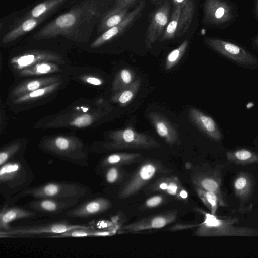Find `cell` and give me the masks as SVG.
Returning <instances> with one entry per match:
<instances>
[{
    "label": "cell",
    "mask_w": 258,
    "mask_h": 258,
    "mask_svg": "<svg viewBox=\"0 0 258 258\" xmlns=\"http://www.w3.org/2000/svg\"><path fill=\"white\" fill-rule=\"evenodd\" d=\"M157 0H152V2H156Z\"/></svg>",
    "instance_id": "f6af8a7d"
},
{
    "label": "cell",
    "mask_w": 258,
    "mask_h": 258,
    "mask_svg": "<svg viewBox=\"0 0 258 258\" xmlns=\"http://www.w3.org/2000/svg\"><path fill=\"white\" fill-rule=\"evenodd\" d=\"M83 79L85 82L92 85L99 86L103 83V81L101 79L95 76H85Z\"/></svg>",
    "instance_id": "ab89813d"
},
{
    "label": "cell",
    "mask_w": 258,
    "mask_h": 258,
    "mask_svg": "<svg viewBox=\"0 0 258 258\" xmlns=\"http://www.w3.org/2000/svg\"><path fill=\"white\" fill-rule=\"evenodd\" d=\"M95 230L90 228H79L61 233L49 235L46 238L82 237L94 236Z\"/></svg>",
    "instance_id": "e575fe53"
},
{
    "label": "cell",
    "mask_w": 258,
    "mask_h": 258,
    "mask_svg": "<svg viewBox=\"0 0 258 258\" xmlns=\"http://www.w3.org/2000/svg\"><path fill=\"white\" fill-rule=\"evenodd\" d=\"M90 194L89 188L80 183L56 181L27 187L5 202L9 204H13L20 198L27 196L35 199L74 198L82 200Z\"/></svg>",
    "instance_id": "3957f363"
},
{
    "label": "cell",
    "mask_w": 258,
    "mask_h": 258,
    "mask_svg": "<svg viewBox=\"0 0 258 258\" xmlns=\"http://www.w3.org/2000/svg\"><path fill=\"white\" fill-rule=\"evenodd\" d=\"M204 41L211 49L239 65L258 67V58L238 45L216 38H206Z\"/></svg>",
    "instance_id": "ba28073f"
},
{
    "label": "cell",
    "mask_w": 258,
    "mask_h": 258,
    "mask_svg": "<svg viewBox=\"0 0 258 258\" xmlns=\"http://www.w3.org/2000/svg\"><path fill=\"white\" fill-rule=\"evenodd\" d=\"M69 0H46L35 6L22 18L47 17ZM22 21V20H21Z\"/></svg>",
    "instance_id": "603a6c76"
},
{
    "label": "cell",
    "mask_w": 258,
    "mask_h": 258,
    "mask_svg": "<svg viewBox=\"0 0 258 258\" xmlns=\"http://www.w3.org/2000/svg\"><path fill=\"white\" fill-rule=\"evenodd\" d=\"M40 145L44 151L60 159L81 166L88 165V149L76 138L58 136L44 140Z\"/></svg>",
    "instance_id": "277c9868"
},
{
    "label": "cell",
    "mask_w": 258,
    "mask_h": 258,
    "mask_svg": "<svg viewBox=\"0 0 258 258\" xmlns=\"http://www.w3.org/2000/svg\"><path fill=\"white\" fill-rule=\"evenodd\" d=\"M141 82V78L136 79L130 85L116 93L112 97V100L120 106H126L136 95L140 88Z\"/></svg>",
    "instance_id": "d4e9b609"
},
{
    "label": "cell",
    "mask_w": 258,
    "mask_h": 258,
    "mask_svg": "<svg viewBox=\"0 0 258 258\" xmlns=\"http://www.w3.org/2000/svg\"><path fill=\"white\" fill-rule=\"evenodd\" d=\"M194 0H186L181 6L179 24L176 36L180 37L188 31L194 18Z\"/></svg>",
    "instance_id": "cb8c5ba5"
},
{
    "label": "cell",
    "mask_w": 258,
    "mask_h": 258,
    "mask_svg": "<svg viewBox=\"0 0 258 258\" xmlns=\"http://www.w3.org/2000/svg\"><path fill=\"white\" fill-rule=\"evenodd\" d=\"M181 12L180 5L174 6V9L161 38L162 41L173 39L176 36V32L178 26Z\"/></svg>",
    "instance_id": "f546056e"
},
{
    "label": "cell",
    "mask_w": 258,
    "mask_h": 258,
    "mask_svg": "<svg viewBox=\"0 0 258 258\" xmlns=\"http://www.w3.org/2000/svg\"><path fill=\"white\" fill-rule=\"evenodd\" d=\"M130 8L112 14H105L98 24V32L103 33L122 21L129 13Z\"/></svg>",
    "instance_id": "4316f807"
},
{
    "label": "cell",
    "mask_w": 258,
    "mask_h": 258,
    "mask_svg": "<svg viewBox=\"0 0 258 258\" xmlns=\"http://www.w3.org/2000/svg\"><path fill=\"white\" fill-rule=\"evenodd\" d=\"M134 76L131 69L124 68L119 71L113 82V91L117 93L132 84L134 81Z\"/></svg>",
    "instance_id": "4dcf8cb0"
},
{
    "label": "cell",
    "mask_w": 258,
    "mask_h": 258,
    "mask_svg": "<svg viewBox=\"0 0 258 258\" xmlns=\"http://www.w3.org/2000/svg\"><path fill=\"white\" fill-rule=\"evenodd\" d=\"M57 56L48 52L36 51L25 53L12 60L13 66L18 70L29 68L39 62L56 60Z\"/></svg>",
    "instance_id": "ffe728a7"
},
{
    "label": "cell",
    "mask_w": 258,
    "mask_h": 258,
    "mask_svg": "<svg viewBox=\"0 0 258 258\" xmlns=\"http://www.w3.org/2000/svg\"><path fill=\"white\" fill-rule=\"evenodd\" d=\"M148 117L158 135L170 145L175 144L179 138V134L174 126L161 114L150 112Z\"/></svg>",
    "instance_id": "ac0fdd59"
},
{
    "label": "cell",
    "mask_w": 258,
    "mask_h": 258,
    "mask_svg": "<svg viewBox=\"0 0 258 258\" xmlns=\"http://www.w3.org/2000/svg\"><path fill=\"white\" fill-rule=\"evenodd\" d=\"M81 200L74 198L35 199L28 202L25 207L41 215H56L76 207Z\"/></svg>",
    "instance_id": "30bf717a"
},
{
    "label": "cell",
    "mask_w": 258,
    "mask_h": 258,
    "mask_svg": "<svg viewBox=\"0 0 258 258\" xmlns=\"http://www.w3.org/2000/svg\"><path fill=\"white\" fill-rule=\"evenodd\" d=\"M59 70V68L56 64L50 61H43L21 70L20 74L25 76L43 75L54 73Z\"/></svg>",
    "instance_id": "83f0119b"
},
{
    "label": "cell",
    "mask_w": 258,
    "mask_h": 258,
    "mask_svg": "<svg viewBox=\"0 0 258 258\" xmlns=\"http://www.w3.org/2000/svg\"><path fill=\"white\" fill-rule=\"evenodd\" d=\"M112 207L111 201L104 197H97L86 201L66 212L73 218H87L100 214Z\"/></svg>",
    "instance_id": "9a60e30c"
},
{
    "label": "cell",
    "mask_w": 258,
    "mask_h": 258,
    "mask_svg": "<svg viewBox=\"0 0 258 258\" xmlns=\"http://www.w3.org/2000/svg\"><path fill=\"white\" fill-rule=\"evenodd\" d=\"M109 137L110 141L102 146L104 149L107 150H150L161 146L160 143L153 137L138 133L130 127L112 132Z\"/></svg>",
    "instance_id": "52a82bcc"
},
{
    "label": "cell",
    "mask_w": 258,
    "mask_h": 258,
    "mask_svg": "<svg viewBox=\"0 0 258 258\" xmlns=\"http://www.w3.org/2000/svg\"><path fill=\"white\" fill-rule=\"evenodd\" d=\"M46 18L45 17L37 18H28L21 21L19 24L16 25L14 28L4 36L2 42L6 43L14 41L24 34L34 29Z\"/></svg>",
    "instance_id": "44dd1931"
},
{
    "label": "cell",
    "mask_w": 258,
    "mask_h": 258,
    "mask_svg": "<svg viewBox=\"0 0 258 258\" xmlns=\"http://www.w3.org/2000/svg\"><path fill=\"white\" fill-rule=\"evenodd\" d=\"M172 172L161 161L146 159L140 165L130 178L120 188L118 197L120 199L128 198L137 193L155 178Z\"/></svg>",
    "instance_id": "8992f818"
},
{
    "label": "cell",
    "mask_w": 258,
    "mask_h": 258,
    "mask_svg": "<svg viewBox=\"0 0 258 258\" xmlns=\"http://www.w3.org/2000/svg\"><path fill=\"white\" fill-rule=\"evenodd\" d=\"M60 85V82H55L18 97L15 98L14 102L16 104H22L37 101L56 90Z\"/></svg>",
    "instance_id": "484cf974"
},
{
    "label": "cell",
    "mask_w": 258,
    "mask_h": 258,
    "mask_svg": "<svg viewBox=\"0 0 258 258\" xmlns=\"http://www.w3.org/2000/svg\"><path fill=\"white\" fill-rule=\"evenodd\" d=\"M25 145L24 142L17 141L2 147L0 151V166L16 157L22 155V150L24 149Z\"/></svg>",
    "instance_id": "f1b7e54d"
},
{
    "label": "cell",
    "mask_w": 258,
    "mask_h": 258,
    "mask_svg": "<svg viewBox=\"0 0 258 258\" xmlns=\"http://www.w3.org/2000/svg\"><path fill=\"white\" fill-rule=\"evenodd\" d=\"M136 0H116L112 7L106 14H112L122 9L131 8Z\"/></svg>",
    "instance_id": "74e56055"
},
{
    "label": "cell",
    "mask_w": 258,
    "mask_h": 258,
    "mask_svg": "<svg viewBox=\"0 0 258 258\" xmlns=\"http://www.w3.org/2000/svg\"><path fill=\"white\" fill-rule=\"evenodd\" d=\"M105 181L109 184L121 182L124 175L121 166H112L106 168L103 172Z\"/></svg>",
    "instance_id": "836d02e7"
},
{
    "label": "cell",
    "mask_w": 258,
    "mask_h": 258,
    "mask_svg": "<svg viewBox=\"0 0 258 258\" xmlns=\"http://www.w3.org/2000/svg\"><path fill=\"white\" fill-rule=\"evenodd\" d=\"M186 0H173L174 6L180 5L181 6Z\"/></svg>",
    "instance_id": "b9f144b4"
},
{
    "label": "cell",
    "mask_w": 258,
    "mask_h": 258,
    "mask_svg": "<svg viewBox=\"0 0 258 258\" xmlns=\"http://www.w3.org/2000/svg\"><path fill=\"white\" fill-rule=\"evenodd\" d=\"M57 82H58V79L55 77H47L30 80L15 87L12 91V95L17 98Z\"/></svg>",
    "instance_id": "7402d4cb"
},
{
    "label": "cell",
    "mask_w": 258,
    "mask_h": 258,
    "mask_svg": "<svg viewBox=\"0 0 258 258\" xmlns=\"http://www.w3.org/2000/svg\"><path fill=\"white\" fill-rule=\"evenodd\" d=\"M247 185V180L243 177H240L236 180L234 186L238 190H241Z\"/></svg>",
    "instance_id": "60d3db41"
},
{
    "label": "cell",
    "mask_w": 258,
    "mask_h": 258,
    "mask_svg": "<svg viewBox=\"0 0 258 258\" xmlns=\"http://www.w3.org/2000/svg\"><path fill=\"white\" fill-rule=\"evenodd\" d=\"M188 45V41L186 40L168 54L165 61V68L167 70H170L178 63L185 53Z\"/></svg>",
    "instance_id": "d6a6232c"
},
{
    "label": "cell",
    "mask_w": 258,
    "mask_h": 258,
    "mask_svg": "<svg viewBox=\"0 0 258 258\" xmlns=\"http://www.w3.org/2000/svg\"><path fill=\"white\" fill-rule=\"evenodd\" d=\"M39 213L19 206L10 205L5 202L1 209L0 230H6L10 227V223L18 220L38 218Z\"/></svg>",
    "instance_id": "2e32d148"
},
{
    "label": "cell",
    "mask_w": 258,
    "mask_h": 258,
    "mask_svg": "<svg viewBox=\"0 0 258 258\" xmlns=\"http://www.w3.org/2000/svg\"><path fill=\"white\" fill-rule=\"evenodd\" d=\"M95 120V116L91 113H84L71 119L68 124L72 126L82 128L90 126Z\"/></svg>",
    "instance_id": "8d00e7d4"
},
{
    "label": "cell",
    "mask_w": 258,
    "mask_h": 258,
    "mask_svg": "<svg viewBox=\"0 0 258 258\" xmlns=\"http://www.w3.org/2000/svg\"><path fill=\"white\" fill-rule=\"evenodd\" d=\"M234 17L230 4L225 0H205L204 21L212 25H221L230 21Z\"/></svg>",
    "instance_id": "7c38bea8"
},
{
    "label": "cell",
    "mask_w": 258,
    "mask_h": 258,
    "mask_svg": "<svg viewBox=\"0 0 258 258\" xmlns=\"http://www.w3.org/2000/svg\"><path fill=\"white\" fill-rule=\"evenodd\" d=\"M232 155L240 161H246L252 158L253 154L249 150L246 149L238 150L233 153Z\"/></svg>",
    "instance_id": "f35d334b"
},
{
    "label": "cell",
    "mask_w": 258,
    "mask_h": 258,
    "mask_svg": "<svg viewBox=\"0 0 258 258\" xmlns=\"http://www.w3.org/2000/svg\"><path fill=\"white\" fill-rule=\"evenodd\" d=\"M188 114L192 123L210 138L215 141L221 139V132L211 117L194 108L189 109Z\"/></svg>",
    "instance_id": "e0dca14e"
},
{
    "label": "cell",
    "mask_w": 258,
    "mask_h": 258,
    "mask_svg": "<svg viewBox=\"0 0 258 258\" xmlns=\"http://www.w3.org/2000/svg\"><path fill=\"white\" fill-rule=\"evenodd\" d=\"M177 215L178 211L174 209L144 217L123 226L119 233H132L143 230L161 229L174 222L177 219Z\"/></svg>",
    "instance_id": "9c48e42d"
},
{
    "label": "cell",
    "mask_w": 258,
    "mask_h": 258,
    "mask_svg": "<svg viewBox=\"0 0 258 258\" xmlns=\"http://www.w3.org/2000/svg\"><path fill=\"white\" fill-rule=\"evenodd\" d=\"M148 191L159 192L181 202H187L189 194L175 176H162L156 179L147 188Z\"/></svg>",
    "instance_id": "8fae6325"
},
{
    "label": "cell",
    "mask_w": 258,
    "mask_h": 258,
    "mask_svg": "<svg viewBox=\"0 0 258 258\" xmlns=\"http://www.w3.org/2000/svg\"><path fill=\"white\" fill-rule=\"evenodd\" d=\"M115 1L83 0L44 26L34 35V38L41 40L60 36L86 42Z\"/></svg>",
    "instance_id": "6da1fadb"
},
{
    "label": "cell",
    "mask_w": 258,
    "mask_h": 258,
    "mask_svg": "<svg viewBox=\"0 0 258 258\" xmlns=\"http://www.w3.org/2000/svg\"><path fill=\"white\" fill-rule=\"evenodd\" d=\"M195 189L200 200L214 215L218 207L217 194L198 187H195Z\"/></svg>",
    "instance_id": "1f68e13d"
},
{
    "label": "cell",
    "mask_w": 258,
    "mask_h": 258,
    "mask_svg": "<svg viewBox=\"0 0 258 258\" xmlns=\"http://www.w3.org/2000/svg\"><path fill=\"white\" fill-rule=\"evenodd\" d=\"M255 14H256V17L258 18V0L257 1V3H256V5Z\"/></svg>",
    "instance_id": "7bdbcfd3"
},
{
    "label": "cell",
    "mask_w": 258,
    "mask_h": 258,
    "mask_svg": "<svg viewBox=\"0 0 258 258\" xmlns=\"http://www.w3.org/2000/svg\"><path fill=\"white\" fill-rule=\"evenodd\" d=\"M143 156L139 153H115L104 157L98 164L96 171L98 173L102 172L107 168L112 166H122L125 165L140 162Z\"/></svg>",
    "instance_id": "d6986e66"
},
{
    "label": "cell",
    "mask_w": 258,
    "mask_h": 258,
    "mask_svg": "<svg viewBox=\"0 0 258 258\" xmlns=\"http://www.w3.org/2000/svg\"><path fill=\"white\" fill-rule=\"evenodd\" d=\"M255 43L256 45L258 47V37H257L255 39Z\"/></svg>",
    "instance_id": "ee69618b"
},
{
    "label": "cell",
    "mask_w": 258,
    "mask_h": 258,
    "mask_svg": "<svg viewBox=\"0 0 258 258\" xmlns=\"http://www.w3.org/2000/svg\"><path fill=\"white\" fill-rule=\"evenodd\" d=\"M35 175L23 155L0 166V192L8 201L30 187Z\"/></svg>",
    "instance_id": "7a4b0ae2"
},
{
    "label": "cell",
    "mask_w": 258,
    "mask_h": 258,
    "mask_svg": "<svg viewBox=\"0 0 258 258\" xmlns=\"http://www.w3.org/2000/svg\"><path fill=\"white\" fill-rule=\"evenodd\" d=\"M168 196L163 193L152 196L147 200L140 206L139 209L145 210L159 207L168 201Z\"/></svg>",
    "instance_id": "d590c367"
},
{
    "label": "cell",
    "mask_w": 258,
    "mask_h": 258,
    "mask_svg": "<svg viewBox=\"0 0 258 258\" xmlns=\"http://www.w3.org/2000/svg\"><path fill=\"white\" fill-rule=\"evenodd\" d=\"M169 3L165 1L153 13L146 35L145 43L147 48H150L164 32L169 22Z\"/></svg>",
    "instance_id": "4fadbf2b"
},
{
    "label": "cell",
    "mask_w": 258,
    "mask_h": 258,
    "mask_svg": "<svg viewBox=\"0 0 258 258\" xmlns=\"http://www.w3.org/2000/svg\"><path fill=\"white\" fill-rule=\"evenodd\" d=\"M79 228H90V226L73 224L66 220L48 221L34 224L10 226L6 230H0V238L46 237Z\"/></svg>",
    "instance_id": "5b68a950"
},
{
    "label": "cell",
    "mask_w": 258,
    "mask_h": 258,
    "mask_svg": "<svg viewBox=\"0 0 258 258\" xmlns=\"http://www.w3.org/2000/svg\"><path fill=\"white\" fill-rule=\"evenodd\" d=\"M145 4L146 1L141 0L136 7L129 12L122 21L102 33L91 44V47H98L122 33L140 16Z\"/></svg>",
    "instance_id": "5bb4252c"
}]
</instances>
